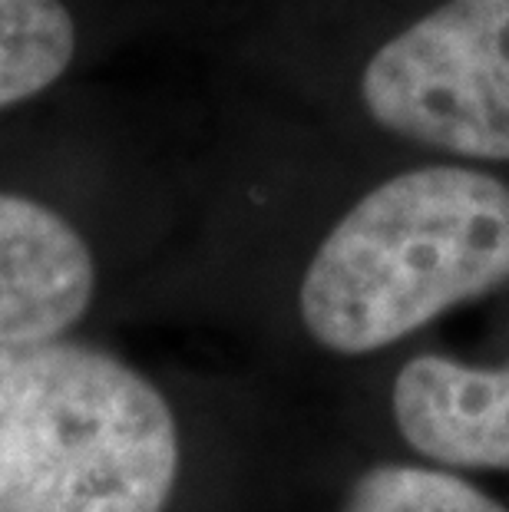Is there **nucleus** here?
I'll use <instances>...</instances> for the list:
<instances>
[{
	"label": "nucleus",
	"mask_w": 509,
	"mask_h": 512,
	"mask_svg": "<svg viewBox=\"0 0 509 512\" xmlns=\"http://www.w3.org/2000/svg\"><path fill=\"white\" fill-rule=\"evenodd\" d=\"M361 96L397 136L509 159V0H447L374 53Z\"/></svg>",
	"instance_id": "7ed1b4c3"
},
{
	"label": "nucleus",
	"mask_w": 509,
	"mask_h": 512,
	"mask_svg": "<svg viewBox=\"0 0 509 512\" xmlns=\"http://www.w3.org/2000/svg\"><path fill=\"white\" fill-rule=\"evenodd\" d=\"M77 50L60 0H0V110L57 83Z\"/></svg>",
	"instance_id": "423d86ee"
},
{
	"label": "nucleus",
	"mask_w": 509,
	"mask_h": 512,
	"mask_svg": "<svg viewBox=\"0 0 509 512\" xmlns=\"http://www.w3.org/2000/svg\"><path fill=\"white\" fill-rule=\"evenodd\" d=\"M509 281V185L427 166L387 179L331 228L301 321L334 354H371Z\"/></svg>",
	"instance_id": "f257e3e1"
},
{
	"label": "nucleus",
	"mask_w": 509,
	"mask_h": 512,
	"mask_svg": "<svg viewBox=\"0 0 509 512\" xmlns=\"http://www.w3.org/2000/svg\"><path fill=\"white\" fill-rule=\"evenodd\" d=\"M179 473L169 403L86 344H0V512H162Z\"/></svg>",
	"instance_id": "f03ea898"
},
{
	"label": "nucleus",
	"mask_w": 509,
	"mask_h": 512,
	"mask_svg": "<svg viewBox=\"0 0 509 512\" xmlns=\"http://www.w3.org/2000/svg\"><path fill=\"white\" fill-rule=\"evenodd\" d=\"M93 255L60 212L0 192V344L47 341L90 308Z\"/></svg>",
	"instance_id": "20e7f679"
},
{
	"label": "nucleus",
	"mask_w": 509,
	"mask_h": 512,
	"mask_svg": "<svg viewBox=\"0 0 509 512\" xmlns=\"http://www.w3.org/2000/svg\"><path fill=\"white\" fill-rule=\"evenodd\" d=\"M394 420L417 453L443 466L509 470V364L420 354L394 380Z\"/></svg>",
	"instance_id": "39448f33"
},
{
	"label": "nucleus",
	"mask_w": 509,
	"mask_h": 512,
	"mask_svg": "<svg viewBox=\"0 0 509 512\" xmlns=\"http://www.w3.org/2000/svg\"><path fill=\"white\" fill-rule=\"evenodd\" d=\"M341 512H509L467 479L424 466H374L351 486Z\"/></svg>",
	"instance_id": "0eeeda50"
}]
</instances>
